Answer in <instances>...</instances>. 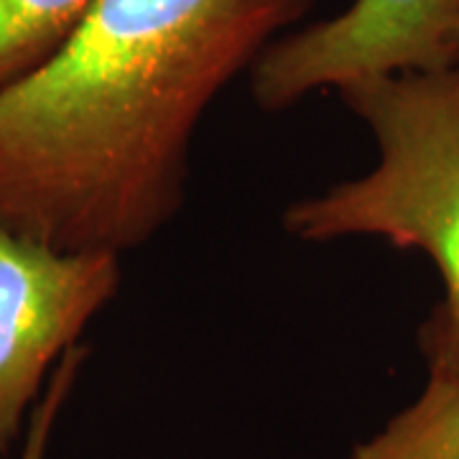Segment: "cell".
I'll list each match as a JSON object with an SVG mask.
<instances>
[{
	"instance_id": "obj_1",
	"label": "cell",
	"mask_w": 459,
	"mask_h": 459,
	"mask_svg": "<svg viewBox=\"0 0 459 459\" xmlns=\"http://www.w3.org/2000/svg\"><path fill=\"white\" fill-rule=\"evenodd\" d=\"M314 0H95L0 90V225L126 255L186 202L199 123Z\"/></svg>"
},
{
	"instance_id": "obj_2",
	"label": "cell",
	"mask_w": 459,
	"mask_h": 459,
	"mask_svg": "<svg viewBox=\"0 0 459 459\" xmlns=\"http://www.w3.org/2000/svg\"><path fill=\"white\" fill-rule=\"evenodd\" d=\"M373 133L365 174L296 199L283 230L301 243L376 238L437 265L459 316V62L337 92Z\"/></svg>"
},
{
	"instance_id": "obj_3",
	"label": "cell",
	"mask_w": 459,
	"mask_h": 459,
	"mask_svg": "<svg viewBox=\"0 0 459 459\" xmlns=\"http://www.w3.org/2000/svg\"><path fill=\"white\" fill-rule=\"evenodd\" d=\"M120 279L115 253L59 250L0 225V457Z\"/></svg>"
},
{
	"instance_id": "obj_4",
	"label": "cell",
	"mask_w": 459,
	"mask_h": 459,
	"mask_svg": "<svg viewBox=\"0 0 459 459\" xmlns=\"http://www.w3.org/2000/svg\"><path fill=\"white\" fill-rule=\"evenodd\" d=\"M459 62V0H355L276 39L250 69L253 100L286 110L322 90Z\"/></svg>"
},
{
	"instance_id": "obj_5",
	"label": "cell",
	"mask_w": 459,
	"mask_h": 459,
	"mask_svg": "<svg viewBox=\"0 0 459 459\" xmlns=\"http://www.w3.org/2000/svg\"><path fill=\"white\" fill-rule=\"evenodd\" d=\"M427 377L419 395L347 459H459V316L439 301L419 327Z\"/></svg>"
},
{
	"instance_id": "obj_6",
	"label": "cell",
	"mask_w": 459,
	"mask_h": 459,
	"mask_svg": "<svg viewBox=\"0 0 459 459\" xmlns=\"http://www.w3.org/2000/svg\"><path fill=\"white\" fill-rule=\"evenodd\" d=\"M95 0H0V90L49 62Z\"/></svg>"
},
{
	"instance_id": "obj_7",
	"label": "cell",
	"mask_w": 459,
	"mask_h": 459,
	"mask_svg": "<svg viewBox=\"0 0 459 459\" xmlns=\"http://www.w3.org/2000/svg\"><path fill=\"white\" fill-rule=\"evenodd\" d=\"M84 360H87V347L77 344L54 368L44 394L36 401L31 416L26 421V434H23L18 459H49V444L51 437H54V429H56V421H59V416L65 411L66 398L72 395L74 383L82 373Z\"/></svg>"
},
{
	"instance_id": "obj_8",
	"label": "cell",
	"mask_w": 459,
	"mask_h": 459,
	"mask_svg": "<svg viewBox=\"0 0 459 459\" xmlns=\"http://www.w3.org/2000/svg\"><path fill=\"white\" fill-rule=\"evenodd\" d=\"M0 459H3V457H0Z\"/></svg>"
}]
</instances>
